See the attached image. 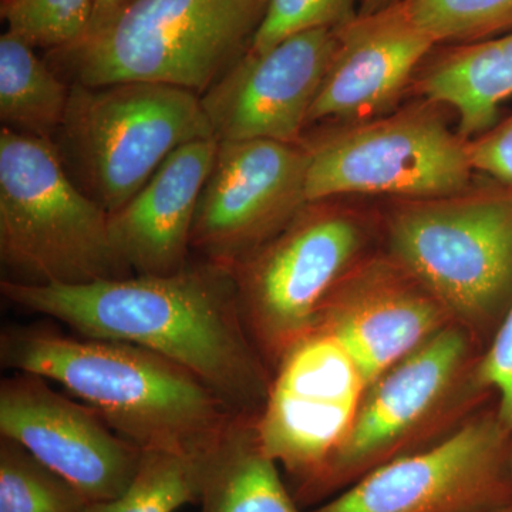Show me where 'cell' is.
<instances>
[{
    "label": "cell",
    "instance_id": "cell-16",
    "mask_svg": "<svg viewBox=\"0 0 512 512\" xmlns=\"http://www.w3.org/2000/svg\"><path fill=\"white\" fill-rule=\"evenodd\" d=\"M338 37V49L308 124L363 119L387 109L436 46L410 20L402 2L357 16L338 29Z\"/></svg>",
    "mask_w": 512,
    "mask_h": 512
},
{
    "label": "cell",
    "instance_id": "cell-17",
    "mask_svg": "<svg viewBox=\"0 0 512 512\" xmlns=\"http://www.w3.org/2000/svg\"><path fill=\"white\" fill-rule=\"evenodd\" d=\"M220 140L178 147L133 198L109 214L110 237L134 275H171L190 264L191 234L202 188Z\"/></svg>",
    "mask_w": 512,
    "mask_h": 512
},
{
    "label": "cell",
    "instance_id": "cell-7",
    "mask_svg": "<svg viewBox=\"0 0 512 512\" xmlns=\"http://www.w3.org/2000/svg\"><path fill=\"white\" fill-rule=\"evenodd\" d=\"M473 346V335L450 323L370 383L313 505L394 458L427 447V441L433 444L427 434L443 426L464 399L480 393L473 382Z\"/></svg>",
    "mask_w": 512,
    "mask_h": 512
},
{
    "label": "cell",
    "instance_id": "cell-13",
    "mask_svg": "<svg viewBox=\"0 0 512 512\" xmlns=\"http://www.w3.org/2000/svg\"><path fill=\"white\" fill-rule=\"evenodd\" d=\"M0 436L25 447L92 503L123 494L144 454L89 406L57 392L45 377L25 372L0 383Z\"/></svg>",
    "mask_w": 512,
    "mask_h": 512
},
{
    "label": "cell",
    "instance_id": "cell-9",
    "mask_svg": "<svg viewBox=\"0 0 512 512\" xmlns=\"http://www.w3.org/2000/svg\"><path fill=\"white\" fill-rule=\"evenodd\" d=\"M366 387L345 349L318 329L286 350L275 366L256 431L265 453L284 468L299 505H313Z\"/></svg>",
    "mask_w": 512,
    "mask_h": 512
},
{
    "label": "cell",
    "instance_id": "cell-28",
    "mask_svg": "<svg viewBox=\"0 0 512 512\" xmlns=\"http://www.w3.org/2000/svg\"><path fill=\"white\" fill-rule=\"evenodd\" d=\"M130 2H133V0H96L97 12L93 30L96 29L97 26H100L101 23L106 22L114 13L119 12L120 9H123L124 6L128 5Z\"/></svg>",
    "mask_w": 512,
    "mask_h": 512
},
{
    "label": "cell",
    "instance_id": "cell-10",
    "mask_svg": "<svg viewBox=\"0 0 512 512\" xmlns=\"http://www.w3.org/2000/svg\"><path fill=\"white\" fill-rule=\"evenodd\" d=\"M306 150L309 204L352 194L412 201L456 197L473 170L467 144L424 111L338 131Z\"/></svg>",
    "mask_w": 512,
    "mask_h": 512
},
{
    "label": "cell",
    "instance_id": "cell-19",
    "mask_svg": "<svg viewBox=\"0 0 512 512\" xmlns=\"http://www.w3.org/2000/svg\"><path fill=\"white\" fill-rule=\"evenodd\" d=\"M419 87L427 99L456 110L464 137L481 136L512 96V32L448 47L421 73Z\"/></svg>",
    "mask_w": 512,
    "mask_h": 512
},
{
    "label": "cell",
    "instance_id": "cell-21",
    "mask_svg": "<svg viewBox=\"0 0 512 512\" xmlns=\"http://www.w3.org/2000/svg\"><path fill=\"white\" fill-rule=\"evenodd\" d=\"M198 497L200 453L144 450L127 490L113 500L93 503L89 512H175L197 504Z\"/></svg>",
    "mask_w": 512,
    "mask_h": 512
},
{
    "label": "cell",
    "instance_id": "cell-3",
    "mask_svg": "<svg viewBox=\"0 0 512 512\" xmlns=\"http://www.w3.org/2000/svg\"><path fill=\"white\" fill-rule=\"evenodd\" d=\"M266 6L268 0H133L47 60L70 84L161 83L201 96L248 52Z\"/></svg>",
    "mask_w": 512,
    "mask_h": 512
},
{
    "label": "cell",
    "instance_id": "cell-5",
    "mask_svg": "<svg viewBox=\"0 0 512 512\" xmlns=\"http://www.w3.org/2000/svg\"><path fill=\"white\" fill-rule=\"evenodd\" d=\"M55 147L76 184L109 214L178 147L215 137L200 94L170 84H70Z\"/></svg>",
    "mask_w": 512,
    "mask_h": 512
},
{
    "label": "cell",
    "instance_id": "cell-6",
    "mask_svg": "<svg viewBox=\"0 0 512 512\" xmlns=\"http://www.w3.org/2000/svg\"><path fill=\"white\" fill-rule=\"evenodd\" d=\"M389 248L473 338L512 308V192L412 201L390 218Z\"/></svg>",
    "mask_w": 512,
    "mask_h": 512
},
{
    "label": "cell",
    "instance_id": "cell-29",
    "mask_svg": "<svg viewBox=\"0 0 512 512\" xmlns=\"http://www.w3.org/2000/svg\"><path fill=\"white\" fill-rule=\"evenodd\" d=\"M399 2H402V0H363L359 15H372V13L390 8V6Z\"/></svg>",
    "mask_w": 512,
    "mask_h": 512
},
{
    "label": "cell",
    "instance_id": "cell-30",
    "mask_svg": "<svg viewBox=\"0 0 512 512\" xmlns=\"http://www.w3.org/2000/svg\"><path fill=\"white\" fill-rule=\"evenodd\" d=\"M483 512H512V503L501 505V507L493 508V510L483 511Z\"/></svg>",
    "mask_w": 512,
    "mask_h": 512
},
{
    "label": "cell",
    "instance_id": "cell-2",
    "mask_svg": "<svg viewBox=\"0 0 512 512\" xmlns=\"http://www.w3.org/2000/svg\"><path fill=\"white\" fill-rule=\"evenodd\" d=\"M0 362L59 384L141 450L201 453L238 414L183 366L130 343L9 326Z\"/></svg>",
    "mask_w": 512,
    "mask_h": 512
},
{
    "label": "cell",
    "instance_id": "cell-15",
    "mask_svg": "<svg viewBox=\"0 0 512 512\" xmlns=\"http://www.w3.org/2000/svg\"><path fill=\"white\" fill-rule=\"evenodd\" d=\"M450 323L439 299L392 259L350 269L313 329L345 349L369 386Z\"/></svg>",
    "mask_w": 512,
    "mask_h": 512
},
{
    "label": "cell",
    "instance_id": "cell-4",
    "mask_svg": "<svg viewBox=\"0 0 512 512\" xmlns=\"http://www.w3.org/2000/svg\"><path fill=\"white\" fill-rule=\"evenodd\" d=\"M0 261L6 279L28 285L134 275L111 241L109 212L76 184L53 141L3 126Z\"/></svg>",
    "mask_w": 512,
    "mask_h": 512
},
{
    "label": "cell",
    "instance_id": "cell-1",
    "mask_svg": "<svg viewBox=\"0 0 512 512\" xmlns=\"http://www.w3.org/2000/svg\"><path fill=\"white\" fill-rule=\"evenodd\" d=\"M2 295L76 335L140 346L183 366L238 414H258L272 377L249 335L231 268L210 259L171 275L84 285L3 279Z\"/></svg>",
    "mask_w": 512,
    "mask_h": 512
},
{
    "label": "cell",
    "instance_id": "cell-23",
    "mask_svg": "<svg viewBox=\"0 0 512 512\" xmlns=\"http://www.w3.org/2000/svg\"><path fill=\"white\" fill-rule=\"evenodd\" d=\"M402 5L436 45H467L512 32V0H402Z\"/></svg>",
    "mask_w": 512,
    "mask_h": 512
},
{
    "label": "cell",
    "instance_id": "cell-31",
    "mask_svg": "<svg viewBox=\"0 0 512 512\" xmlns=\"http://www.w3.org/2000/svg\"><path fill=\"white\" fill-rule=\"evenodd\" d=\"M511 473H512V451H511Z\"/></svg>",
    "mask_w": 512,
    "mask_h": 512
},
{
    "label": "cell",
    "instance_id": "cell-14",
    "mask_svg": "<svg viewBox=\"0 0 512 512\" xmlns=\"http://www.w3.org/2000/svg\"><path fill=\"white\" fill-rule=\"evenodd\" d=\"M338 45V30L316 29L245 53L201 94L215 137L298 144Z\"/></svg>",
    "mask_w": 512,
    "mask_h": 512
},
{
    "label": "cell",
    "instance_id": "cell-11",
    "mask_svg": "<svg viewBox=\"0 0 512 512\" xmlns=\"http://www.w3.org/2000/svg\"><path fill=\"white\" fill-rule=\"evenodd\" d=\"M512 436L497 413L375 468L309 512H483L512 503Z\"/></svg>",
    "mask_w": 512,
    "mask_h": 512
},
{
    "label": "cell",
    "instance_id": "cell-12",
    "mask_svg": "<svg viewBox=\"0 0 512 512\" xmlns=\"http://www.w3.org/2000/svg\"><path fill=\"white\" fill-rule=\"evenodd\" d=\"M308 165L298 144L220 141L198 201L192 251L232 266L274 238L309 204Z\"/></svg>",
    "mask_w": 512,
    "mask_h": 512
},
{
    "label": "cell",
    "instance_id": "cell-27",
    "mask_svg": "<svg viewBox=\"0 0 512 512\" xmlns=\"http://www.w3.org/2000/svg\"><path fill=\"white\" fill-rule=\"evenodd\" d=\"M473 170L490 175L512 192V117L467 144Z\"/></svg>",
    "mask_w": 512,
    "mask_h": 512
},
{
    "label": "cell",
    "instance_id": "cell-24",
    "mask_svg": "<svg viewBox=\"0 0 512 512\" xmlns=\"http://www.w3.org/2000/svg\"><path fill=\"white\" fill-rule=\"evenodd\" d=\"M96 0H2L6 32L49 52L79 45L93 30Z\"/></svg>",
    "mask_w": 512,
    "mask_h": 512
},
{
    "label": "cell",
    "instance_id": "cell-22",
    "mask_svg": "<svg viewBox=\"0 0 512 512\" xmlns=\"http://www.w3.org/2000/svg\"><path fill=\"white\" fill-rule=\"evenodd\" d=\"M92 504L25 447L0 439V512H89Z\"/></svg>",
    "mask_w": 512,
    "mask_h": 512
},
{
    "label": "cell",
    "instance_id": "cell-25",
    "mask_svg": "<svg viewBox=\"0 0 512 512\" xmlns=\"http://www.w3.org/2000/svg\"><path fill=\"white\" fill-rule=\"evenodd\" d=\"M363 0H268L248 52L262 53L298 33L338 30L359 16Z\"/></svg>",
    "mask_w": 512,
    "mask_h": 512
},
{
    "label": "cell",
    "instance_id": "cell-20",
    "mask_svg": "<svg viewBox=\"0 0 512 512\" xmlns=\"http://www.w3.org/2000/svg\"><path fill=\"white\" fill-rule=\"evenodd\" d=\"M70 84L18 36H0V119L18 133L53 140L69 106Z\"/></svg>",
    "mask_w": 512,
    "mask_h": 512
},
{
    "label": "cell",
    "instance_id": "cell-26",
    "mask_svg": "<svg viewBox=\"0 0 512 512\" xmlns=\"http://www.w3.org/2000/svg\"><path fill=\"white\" fill-rule=\"evenodd\" d=\"M473 382L480 392L498 393L497 417L512 436V308L495 329L490 346L473 369Z\"/></svg>",
    "mask_w": 512,
    "mask_h": 512
},
{
    "label": "cell",
    "instance_id": "cell-18",
    "mask_svg": "<svg viewBox=\"0 0 512 512\" xmlns=\"http://www.w3.org/2000/svg\"><path fill=\"white\" fill-rule=\"evenodd\" d=\"M256 414H237L200 453V512H302L262 448Z\"/></svg>",
    "mask_w": 512,
    "mask_h": 512
},
{
    "label": "cell",
    "instance_id": "cell-8",
    "mask_svg": "<svg viewBox=\"0 0 512 512\" xmlns=\"http://www.w3.org/2000/svg\"><path fill=\"white\" fill-rule=\"evenodd\" d=\"M363 242L356 220L313 202L274 238L229 266L249 335L265 362L278 365L286 350L311 332Z\"/></svg>",
    "mask_w": 512,
    "mask_h": 512
}]
</instances>
